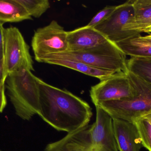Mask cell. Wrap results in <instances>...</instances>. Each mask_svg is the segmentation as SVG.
Masks as SVG:
<instances>
[{
    "instance_id": "obj_1",
    "label": "cell",
    "mask_w": 151,
    "mask_h": 151,
    "mask_svg": "<svg viewBox=\"0 0 151 151\" xmlns=\"http://www.w3.org/2000/svg\"><path fill=\"white\" fill-rule=\"evenodd\" d=\"M40 90L38 115L59 131L68 134L88 125L93 113L90 105L65 89H61L37 78Z\"/></svg>"
},
{
    "instance_id": "obj_2",
    "label": "cell",
    "mask_w": 151,
    "mask_h": 151,
    "mask_svg": "<svg viewBox=\"0 0 151 151\" xmlns=\"http://www.w3.org/2000/svg\"><path fill=\"white\" fill-rule=\"evenodd\" d=\"M42 59H64L76 61L98 69L118 73H127V56L116 43L110 40L89 49L67 51L48 55Z\"/></svg>"
},
{
    "instance_id": "obj_3",
    "label": "cell",
    "mask_w": 151,
    "mask_h": 151,
    "mask_svg": "<svg viewBox=\"0 0 151 151\" xmlns=\"http://www.w3.org/2000/svg\"><path fill=\"white\" fill-rule=\"evenodd\" d=\"M37 78L32 71L26 70L6 79L8 95L16 114L29 121L40 111V90Z\"/></svg>"
},
{
    "instance_id": "obj_4",
    "label": "cell",
    "mask_w": 151,
    "mask_h": 151,
    "mask_svg": "<svg viewBox=\"0 0 151 151\" xmlns=\"http://www.w3.org/2000/svg\"><path fill=\"white\" fill-rule=\"evenodd\" d=\"M128 77L135 90L134 97L98 105L112 118L134 122L151 112V84L128 71Z\"/></svg>"
},
{
    "instance_id": "obj_5",
    "label": "cell",
    "mask_w": 151,
    "mask_h": 151,
    "mask_svg": "<svg viewBox=\"0 0 151 151\" xmlns=\"http://www.w3.org/2000/svg\"><path fill=\"white\" fill-rule=\"evenodd\" d=\"M29 49L18 28L15 27L5 28L3 61L6 78L26 70L34 71Z\"/></svg>"
},
{
    "instance_id": "obj_6",
    "label": "cell",
    "mask_w": 151,
    "mask_h": 151,
    "mask_svg": "<svg viewBox=\"0 0 151 151\" xmlns=\"http://www.w3.org/2000/svg\"><path fill=\"white\" fill-rule=\"evenodd\" d=\"M67 33L56 20L38 28L32 38V47L36 61L45 56L67 52Z\"/></svg>"
},
{
    "instance_id": "obj_7",
    "label": "cell",
    "mask_w": 151,
    "mask_h": 151,
    "mask_svg": "<svg viewBox=\"0 0 151 151\" xmlns=\"http://www.w3.org/2000/svg\"><path fill=\"white\" fill-rule=\"evenodd\" d=\"M135 90L127 73H116L95 86L90 91L91 101L95 106L100 103L113 100L129 99L135 96Z\"/></svg>"
},
{
    "instance_id": "obj_8",
    "label": "cell",
    "mask_w": 151,
    "mask_h": 151,
    "mask_svg": "<svg viewBox=\"0 0 151 151\" xmlns=\"http://www.w3.org/2000/svg\"><path fill=\"white\" fill-rule=\"evenodd\" d=\"M135 11L133 0H129L116 6L106 20L94 27L105 35L109 40L116 43L141 34L123 31L124 27L134 19Z\"/></svg>"
},
{
    "instance_id": "obj_9",
    "label": "cell",
    "mask_w": 151,
    "mask_h": 151,
    "mask_svg": "<svg viewBox=\"0 0 151 151\" xmlns=\"http://www.w3.org/2000/svg\"><path fill=\"white\" fill-rule=\"evenodd\" d=\"M44 151H105L91 125L69 133L61 140L49 144Z\"/></svg>"
},
{
    "instance_id": "obj_10",
    "label": "cell",
    "mask_w": 151,
    "mask_h": 151,
    "mask_svg": "<svg viewBox=\"0 0 151 151\" xmlns=\"http://www.w3.org/2000/svg\"><path fill=\"white\" fill-rule=\"evenodd\" d=\"M112 122L119 151H140L143 145L134 123L117 118Z\"/></svg>"
},
{
    "instance_id": "obj_11",
    "label": "cell",
    "mask_w": 151,
    "mask_h": 151,
    "mask_svg": "<svg viewBox=\"0 0 151 151\" xmlns=\"http://www.w3.org/2000/svg\"><path fill=\"white\" fill-rule=\"evenodd\" d=\"M68 51H84L97 47L109 40L93 27L85 26L67 33Z\"/></svg>"
},
{
    "instance_id": "obj_12",
    "label": "cell",
    "mask_w": 151,
    "mask_h": 151,
    "mask_svg": "<svg viewBox=\"0 0 151 151\" xmlns=\"http://www.w3.org/2000/svg\"><path fill=\"white\" fill-rule=\"evenodd\" d=\"M134 19L123 28V31L141 34L151 26V0H133Z\"/></svg>"
},
{
    "instance_id": "obj_13",
    "label": "cell",
    "mask_w": 151,
    "mask_h": 151,
    "mask_svg": "<svg viewBox=\"0 0 151 151\" xmlns=\"http://www.w3.org/2000/svg\"><path fill=\"white\" fill-rule=\"evenodd\" d=\"M18 0H0V23H16L32 20Z\"/></svg>"
},
{
    "instance_id": "obj_14",
    "label": "cell",
    "mask_w": 151,
    "mask_h": 151,
    "mask_svg": "<svg viewBox=\"0 0 151 151\" xmlns=\"http://www.w3.org/2000/svg\"><path fill=\"white\" fill-rule=\"evenodd\" d=\"M115 43L126 56L151 58V43L145 40L141 35L129 37Z\"/></svg>"
},
{
    "instance_id": "obj_15",
    "label": "cell",
    "mask_w": 151,
    "mask_h": 151,
    "mask_svg": "<svg viewBox=\"0 0 151 151\" xmlns=\"http://www.w3.org/2000/svg\"><path fill=\"white\" fill-rule=\"evenodd\" d=\"M40 63L56 65L70 68L86 75L95 77L100 81L105 79L116 73L114 72L98 69L76 61L64 59H42L40 61Z\"/></svg>"
},
{
    "instance_id": "obj_16",
    "label": "cell",
    "mask_w": 151,
    "mask_h": 151,
    "mask_svg": "<svg viewBox=\"0 0 151 151\" xmlns=\"http://www.w3.org/2000/svg\"><path fill=\"white\" fill-rule=\"evenodd\" d=\"M127 65L129 71L151 84V58L130 57Z\"/></svg>"
},
{
    "instance_id": "obj_17",
    "label": "cell",
    "mask_w": 151,
    "mask_h": 151,
    "mask_svg": "<svg viewBox=\"0 0 151 151\" xmlns=\"http://www.w3.org/2000/svg\"><path fill=\"white\" fill-rule=\"evenodd\" d=\"M31 17L39 18L50 7L48 0H18Z\"/></svg>"
},
{
    "instance_id": "obj_18",
    "label": "cell",
    "mask_w": 151,
    "mask_h": 151,
    "mask_svg": "<svg viewBox=\"0 0 151 151\" xmlns=\"http://www.w3.org/2000/svg\"><path fill=\"white\" fill-rule=\"evenodd\" d=\"M138 130L143 147L151 151V124L149 121L140 118L134 121Z\"/></svg>"
},
{
    "instance_id": "obj_19",
    "label": "cell",
    "mask_w": 151,
    "mask_h": 151,
    "mask_svg": "<svg viewBox=\"0 0 151 151\" xmlns=\"http://www.w3.org/2000/svg\"><path fill=\"white\" fill-rule=\"evenodd\" d=\"M116 6L114 5H107L103 9L99 11L92 19L89 23L87 25V26L94 28L95 27L106 20L114 11L116 9Z\"/></svg>"
},
{
    "instance_id": "obj_20",
    "label": "cell",
    "mask_w": 151,
    "mask_h": 151,
    "mask_svg": "<svg viewBox=\"0 0 151 151\" xmlns=\"http://www.w3.org/2000/svg\"><path fill=\"white\" fill-rule=\"evenodd\" d=\"M4 30L3 24L0 23V60L3 59L4 55Z\"/></svg>"
},
{
    "instance_id": "obj_21",
    "label": "cell",
    "mask_w": 151,
    "mask_h": 151,
    "mask_svg": "<svg viewBox=\"0 0 151 151\" xmlns=\"http://www.w3.org/2000/svg\"><path fill=\"white\" fill-rule=\"evenodd\" d=\"M7 105L5 94V86H0V113L3 111Z\"/></svg>"
},
{
    "instance_id": "obj_22",
    "label": "cell",
    "mask_w": 151,
    "mask_h": 151,
    "mask_svg": "<svg viewBox=\"0 0 151 151\" xmlns=\"http://www.w3.org/2000/svg\"><path fill=\"white\" fill-rule=\"evenodd\" d=\"M6 77L4 75L3 59L0 60V86H5Z\"/></svg>"
},
{
    "instance_id": "obj_23",
    "label": "cell",
    "mask_w": 151,
    "mask_h": 151,
    "mask_svg": "<svg viewBox=\"0 0 151 151\" xmlns=\"http://www.w3.org/2000/svg\"><path fill=\"white\" fill-rule=\"evenodd\" d=\"M142 118H143L149 121L151 124V112L146 114V115H144V116L142 117Z\"/></svg>"
},
{
    "instance_id": "obj_24",
    "label": "cell",
    "mask_w": 151,
    "mask_h": 151,
    "mask_svg": "<svg viewBox=\"0 0 151 151\" xmlns=\"http://www.w3.org/2000/svg\"><path fill=\"white\" fill-rule=\"evenodd\" d=\"M143 33H151V27H148L146 28L145 30L144 31Z\"/></svg>"
},
{
    "instance_id": "obj_25",
    "label": "cell",
    "mask_w": 151,
    "mask_h": 151,
    "mask_svg": "<svg viewBox=\"0 0 151 151\" xmlns=\"http://www.w3.org/2000/svg\"><path fill=\"white\" fill-rule=\"evenodd\" d=\"M147 38H150V39H151V34H150L149 35H145Z\"/></svg>"
},
{
    "instance_id": "obj_26",
    "label": "cell",
    "mask_w": 151,
    "mask_h": 151,
    "mask_svg": "<svg viewBox=\"0 0 151 151\" xmlns=\"http://www.w3.org/2000/svg\"></svg>"
},
{
    "instance_id": "obj_27",
    "label": "cell",
    "mask_w": 151,
    "mask_h": 151,
    "mask_svg": "<svg viewBox=\"0 0 151 151\" xmlns=\"http://www.w3.org/2000/svg\"><path fill=\"white\" fill-rule=\"evenodd\" d=\"M0 151H1V150H0Z\"/></svg>"
}]
</instances>
